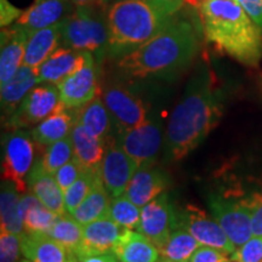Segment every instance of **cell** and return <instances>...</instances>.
Returning <instances> with one entry per match:
<instances>
[{
    "label": "cell",
    "instance_id": "cell-1",
    "mask_svg": "<svg viewBox=\"0 0 262 262\" xmlns=\"http://www.w3.org/2000/svg\"><path fill=\"white\" fill-rule=\"evenodd\" d=\"M201 25L206 41L248 67L262 58V29L237 0H202Z\"/></svg>",
    "mask_w": 262,
    "mask_h": 262
},
{
    "label": "cell",
    "instance_id": "cell-2",
    "mask_svg": "<svg viewBox=\"0 0 262 262\" xmlns=\"http://www.w3.org/2000/svg\"><path fill=\"white\" fill-rule=\"evenodd\" d=\"M198 51V38L192 24L171 19L155 38L118 61L123 74L135 79L170 74L189 64Z\"/></svg>",
    "mask_w": 262,
    "mask_h": 262
},
{
    "label": "cell",
    "instance_id": "cell-3",
    "mask_svg": "<svg viewBox=\"0 0 262 262\" xmlns=\"http://www.w3.org/2000/svg\"><path fill=\"white\" fill-rule=\"evenodd\" d=\"M222 106L209 81L198 79L173 108L166 140L172 158L180 160L189 155L217 125Z\"/></svg>",
    "mask_w": 262,
    "mask_h": 262
},
{
    "label": "cell",
    "instance_id": "cell-4",
    "mask_svg": "<svg viewBox=\"0 0 262 262\" xmlns=\"http://www.w3.org/2000/svg\"><path fill=\"white\" fill-rule=\"evenodd\" d=\"M172 18L153 0L111 3L107 9V52L112 57L125 56L159 34Z\"/></svg>",
    "mask_w": 262,
    "mask_h": 262
},
{
    "label": "cell",
    "instance_id": "cell-5",
    "mask_svg": "<svg viewBox=\"0 0 262 262\" xmlns=\"http://www.w3.org/2000/svg\"><path fill=\"white\" fill-rule=\"evenodd\" d=\"M108 5L95 3L75 6L61 22V41L66 48L101 55L108 48Z\"/></svg>",
    "mask_w": 262,
    "mask_h": 262
},
{
    "label": "cell",
    "instance_id": "cell-6",
    "mask_svg": "<svg viewBox=\"0 0 262 262\" xmlns=\"http://www.w3.org/2000/svg\"><path fill=\"white\" fill-rule=\"evenodd\" d=\"M27 131L17 129L3 142V180L16 186L19 193L27 188V178L34 162V142Z\"/></svg>",
    "mask_w": 262,
    "mask_h": 262
},
{
    "label": "cell",
    "instance_id": "cell-7",
    "mask_svg": "<svg viewBox=\"0 0 262 262\" xmlns=\"http://www.w3.org/2000/svg\"><path fill=\"white\" fill-rule=\"evenodd\" d=\"M209 204L214 219L235 247H242L253 237L251 209L247 198L231 199L228 196L211 195Z\"/></svg>",
    "mask_w": 262,
    "mask_h": 262
},
{
    "label": "cell",
    "instance_id": "cell-8",
    "mask_svg": "<svg viewBox=\"0 0 262 262\" xmlns=\"http://www.w3.org/2000/svg\"><path fill=\"white\" fill-rule=\"evenodd\" d=\"M62 104L57 85L44 83L34 86L19 103L15 113L10 117L12 129H27L41 123L49 116L55 113Z\"/></svg>",
    "mask_w": 262,
    "mask_h": 262
},
{
    "label": "cell",
    "instance_id": "cell-9",
    "mask_svg": "<svg viewBox=\"0 0 262 262\" xmlns=\"http://www.w3.org/2000/svg\"><path fill=\"white\" fill-rule=\"evenodd\" d=\"M57 88L61 102L67 108L78 110L94 100L98 94V86L93 54L89 52L83 63L73 73L60 81Z\"/></svg>",
    "mask_w": 262,
    "mask_h": 262
},
{
    "label": "cell",
    "instance_id": "cell-10",
    "mask_svg": "<svg viewBox=\"0 0 262 262\" xmlns=\"http://www.w3.org/2000/svg\"><path fill=\"white\" fill-rule=\"evenodd\" d=\"M176 228L178 215L165 193H162L142 206L140 222L136 229L153 242L158 249L168 241L169 235Z\"/></svg>",
    "mask_w": 262,
    "mask_h": 262
},
{
    "label": "cell",
    "instance_id": "cell-11",
    "mask_svg": "<svg viewBox=\"0 0 262 262\" xmlns=\"http://www.w3.org/2000/svg\"><path fill=\"white\" fill-rule=\"evenodd\" d=\"M178 215V228L188 231L202 245H208L227 254H233L235 245L227 237L224 228L216 220L208 217L201 209L187 206Z\"/></svg>",
    "mask_w": 262,
    "mask_h": 262
},
{
    "label": "cell",
    "instance_id": "cell-12",
    "mask_svg": "<svg viewBox=\"0 0 262 262\" xmlns=\"http://www.w3.org/2000/svg\"><path fill=\"white\" fill-rule=\"evenodd\" d=\"M139 166V163L131 158L122 146L116 143L108 145L106 155L100 165V171L104 187L112 198L125 193L127 185Z\"/></svg>",
    "mask_w": 262,
    "mask_h": 262
},
{
    "label": "cell",
    "instance_id": "cell-13",
    "mask_svg": "<svg viewBox=\"0 0 262 262\" xmlns=\"http://www.w3.org/2000/svg\"><path fill=\"white\" fill-rule=\"evenodd\" d=\"M162 141V131L150 120H146L130 130H123L120 134V146L140 166L149 165L155 162Z\"/></svg>",
    "mask_w": 262,
    "mask_h": 262
},
{
    "label": "cell",
    "instance_id": "cell-14",
    "mask_svg": "<svg viewBox=\"0 0 262 262\" xmlns=\"http://www.w3.org/2000/svg\"><path fill=\"white\" fill-rule=\"evenodd\" d=\"M102 100L118 126L130 130L146 122L147 110L142 101L123 86L111 85L103 91Z\"/></svg>",
    "mask_w": 262,
    "mask_h": 262
},
{
    "label": "cell",
    "instance_id": "cell-15",
    "mask_svg": "<svg viewBox=\"0 0 262 262\" xmlns=\"http://www.w3.org/2000/svg\"><path fill=\"white\" fill-rule=\"evenodd\" d=\"M129 228L123 227L112 219L104 217L83 226V244L77 254L79 258L85 255L112 253L120 238Z\"/></svg>",
    "mask_w": 262,
    "mask_h": 262
},
{
    "label": "cell",
    "instance_id": "cell-16",
    "mask_svg": "<svg viewBox=\"0 0 262 262\" xmlns=\"http://www.w3.org/2000/svg\"><path fill=\"white\" fill-rule=\"evenodd\" d=\"M31 33L28 29L18 25L2 31V52H0V84L2 85L11 79L24 64L26 45Z\"/></svg>",
    "mask_w": 262,
    "mask_h": 262
},
{
    "label": "cell",
    "instance_id": "cell-17",
    "mask_svg": "<svg viewBox=\"0 0 262 262\" xmlns=\"http://www.w3.org/2000/svg\"><path fill=\"white\" fill-rule=\"evenodd\" d=\"M73 6L71 0H34L17 19V25L29 32L48 28L63 21L73 12Z\"/></svg>",
    "mask_w": 262,
    "mask_h": 262
},
{
    "label": "cell",
    "instance_id": "cell-18",
    "mask_svg": "<svg viewBox=\"0 0 262 262\" xmlns=\"http://www.w3.org/2000/svg\"><path fill=\"white\" fill-rule=\"evenodd\" d=\"M168 187V179L160 170L149 165H141L136 170L135 175L130 180L124 194L142 208L147 203L162 194Z\"/></svg>",
    "mask_w": 262,
    "mask_h": 262
},
{
    "label": "cell",
    "instance_id": "cell-19",
    "mask_svg": "<svg viewBox=\"0 0 262 262\" xmlns=\"http://www.w3.org/2000/svg\"><path fill=\"white\" fill-rule=\"evenodd\" d=\"M89 51H78L71 48H57L37 68L40 83L57 85L77 70L86 58Z\"/></svg>",
    "mask_w": 262,
    "mask_h": 262
},
{
    "label": "cell",
    "instance_id": "cell-20",
    "mask_svg": "<svg viewBox=\"0 0 262 262\" xmlns=\"http://www.w3.org/2000/svg\"><path fill=\"white\" fill-rule=\"evenodd\" d=\"M27 187L42 204L58 215L66 214L64 193L54 175L42 168L40 159L34 163L27 178Z\"/></svg>",
    "mask_w": 262,
    "mask_h": 262
},
{
    "label": "cell",
    "instance_id": "cell-21",
    "mask_svg": "<svg viewBox=\"0 0 262 262\" xmlns=\"http://www.w3.org/2000/svg\"><path fill=\"white\" fill-rule=\"evenodd\" d=\"M21 251L32 262H68L70 258L67 249L44 232H26Z\"/></svg>",
    "mask_w": 262,
    "mask_h": 262
},
{
    "label": "cell",
    "instance_id": "cell-22",
    "mask_svg": "<svg viewBox=\"0 0 262 262\" xmlns=\"http://www.w3.org/2000/svg\"><path fill=\"white\" fill-rule=\"evenodd\" d=\"M77 111L73 108H67L62 103L56 112L49 116L32 130L31 135L34 142L41 146H50L70 136L77 122Z\"/></svg>",
    "mask_w": 262,
    "mask_h": 262
},
{
    "label": "cell",
    "instance_id": "cell-23",
    "mask_svg": "<svg viewBox=\"0 0 262 262\" xmlns=\"http://www.w3.org/2000/svg\"><path fill=\"white\" fill-rule=\"evenodd\" d=\"M71 139L73 143L74 158L86 169L100 168L108 148L107 139L93 136L78 120L72 129Z\"/></svg>",
    "mask_w": 262,
    "mask_h": 262
},
{
    "label": "cell",
    "instance_id": "cell-24",
    "mask_svg": "<svg viewBox=\"0 0 262 262\" xmlns=\"http://www.w3.org/2000/svg\"><path fill=\"white\" fill-rule=\"evenodd\" d=\"M112 253L120 262H158L159 249L146 235L127 229Z\"/></svg>",
    "mask_w": 262,
    "mask_h": 262
},
{
    "label": "cell",
    "instance_id": "cell-25",
    "mask_svg": "<svg viewBox=\"0 0 262 262\" xmlns=\"http://www.w3.org/2000/svg\"><path fill=\"white\" fill-rule=\"evenodd\" d=\"M61 22L31 33L26 45L25 66L37 70L56 50L61 41Z\"/></svg>",
    "mask_w": 262,
    "mask_h": 262
},
{
    "label": "cell",
    "instance_id": "cell-26",
    "mask_svg": "<svg viewBox=\"0 0 262 262\" xmlns=\"http://www.w3.org/2000/svg\"><path fill=\"white\" fill-rule=\"evenodd\" d=\"M40 83L34 68L22 64L11 79L2 85V108L6 116L11 117L29 91Z\"/></svg>",
    "mask_w": 262,
    "mask_h": 262
},
{
    "label": "cell",
    "instance_id": "cell-27",
    "mask_svg": "<svg viewBox=\"0 0 262 262\" xmlns=\"http://www.w3.org/2000/svg\"><path fill=\"white\" fill-rule=\"evenodd\" d=\"M18 189L12 182L2 183L0 193V215H2V232H10L22 237L26 233L24 215L21 210V196Z\"/></svg>",
    "mask_w": 262,
    "mask_h": 262
},
{
    "label": "cell",
    "instance_id": "cell-28",
    "mask_svg": "<svg viewBox=\"0 0 262 262\" xmlns=\"http://www.w3.org/2000/svg\"><path fill=\"white\" fill-rule=\"evenodd\" d=\"M111 202H112L111 194L101 180L71 215L80 225H88L90 222L108 217Z\"/></svg>",
    "mask_w": 262,
    "mask_h": 262
},
{
    "label": "cell",
    "instance_id": "cell-29",
    "mask_svg": "<svg viewBox=\"0 0 262 262\" xmlns=\"http://www.w3.org/2000/svg\"><path fill=\"white\" fill-rule=\"evenodd\" d=\"M111 113L101 97L96 96L85 106L78 108L77 120L88 133L98 139H107L111 131Z\"/></svg>",
    "mask_w": 262,
    "mask_h": 262
},
{
    "label": "cell",
    "instance_id": "cell-30",
    "mask_svg": "<svg viewBox=\"0 0 262 262\" xmlns=\"http://www.w3.org/2000/svg\"><path fill=\"white\" fill-rule=\"evenodd\" d=\"M21 210L24 215L26 232L48 233L49 229L60 216L48 209L33 193L21 196Z\"/></svg>",
    "mask_w": 262,
    "mask_h": 262
},
{
    "label": "cell",
    "instance_id": "cell-31",
    "mask_svg": "<svg viewBox=\"0 0 262 262\" xmlns=\"http://www.w3.org/2000/svg\"><path fill=\"white\" fill-rule=\"evenodd\" d=\"M201 247L196 239L183 228H176L168 241L159 248L162 257L173 262H188L193 253Z\"/></svg>",
    "mask_w": 262,
    "mask_h": 262
},
{
    "label": "cell",
    "instance_id": "cell-32",
    "mask_svg": "<svg viewBox=\"0 0 262 262\" xmlns=\"http://www.w3.org/2000/svg\"><path fill=\"white\" fill-rule=\"evenodd\" d=\"M48 234L67 249L70 254H77L83 244V225L72 215H60L48 231Z\"/></svg>",
    "mask_w": 262,
    "mask_h": 262
},
{
    "label": "cell",
    "instance_id": "cell-33",
    "mask_svg": "<svg viewBox=\"0 0 262 262\" xmlns=\"http://www.w3.org/2000/svg\"><path fill=\"white\" fill-rule=\"evenodd\" d=\"M101 178L100 168L98 169H86L79 176V179L73 185L70 186L64 193V206L66 211L72 214L75 209L79 206L81 202L86 198V195L93 191L97 182H100Z\"/></svg>",
    "mask_w": 262,
    "mask_h": 262
},
{
    "label": "cell",
    "instance_id": "cell-34",
    "mask_svg": "<svg viewBox=\"0 0 262 262\" xmlns=\"http://www.w3.org/2000/svg\"><path fill=\"white\" fill-rule=\"evenodd\" d=\"M72 158H74V149L70 135L49 146L44 156L41 157L40 163L45 171L54 175L61 166L72 160Z\"/></svg>",
    "mask_w": 262,
    "mask_h": 262
},
{
    "label": "cell",
    "instance_id": "cell-35",
    "mask_svg": "<svg viewBox=\"0 0 262 262\" xmlns=\"http://www.w3.org/2000/svg\"><path fill=\"white\" fill-rule=\"evenodd\" d=\"M108 217L129 229L137 228L141 217L140 206L133 203L125 194L113 198L111 202Z\"/></svg>",
    "mask_w": 262,
    "mask_h": 262
},
{
    "label": "cell",
    "instance_id": "cell-36",
    "mask_svg": "<svg viewBox=\"0 0 262 262\" xmlns=\"http://www.w3.org/2000/svg\"><path fill=\"white\" fill-rule=\"evenodd\" d=\"M234 262H262V235H253L232 255Z\"/></svg>",
    "mask_w": 262,
    "mask_h": 262
},
{
    "label": "cell",
    "instance_id": "cell-37",
    "mask_svg": "<svg viewBox=\"0 0 262 262\" xmlns=\"http://www.w3.org/2000/svg\"><path fill=\"white\" fill-rule=\"evenodd\" d=\"M21 250V237L10 232L0 235V262H16Z\"/></svg>",
    "mask_w": 262,
    "mask_h": 262
},
{
    "label": "cell",
    "instance_id": "cell-38",
    "mask_svg": "<svg viewBox=\"0 0 262 262\" xmlns=\"http://www.w3.org/2000/svg\"><path fill=\"white\" fill-rule=\"evenodd\" d=\"M84 170V166L81 165L77 159L73 158L68 163H66L63 166H61V168L54 173V176L55 179H56L58 185H60V187L63 189L64 192L66 189L73 185V183L79 179V176L83 173Z\"/></svg>",
    "mask_w": 262,
    "mask_h": 262
},
{
    "label": "cell",
    "instance_id": "cell-39",
    "mask_svg": "<svg viewBox=\"0 0 262 262\" xmlns=\"http://www.w3.org/2000/svg\"><path fill=\"white\" fill-rule=\"evenodd\" d=\"M251 209V228L253 235H262V192L255 193L247 198Z\"/></svg>",
    "mask_w": 262,
    "mask_h": 262
},
{
    "label": "cell",
    "instance_id": "cell-40",
    "mask_svg": "<svg viewBox=\"0 0 262 262\" xmlns=\"http://www.w3.org/2000/svg\"><path fill=\"white\" fill-rule=\"evenodd\" d=\"M227 255L220 249L203 245L193 253L188 262H224L227 260Z\"/></svg>",
    "mask_w": 262,
    "mask_h": 262
},
{
    "label": "cell",
    "instance_id": "cell-41",
    "mask_svg": "<svg viewBox=\"0 0 262 262\" xmlns=\"http://www.w3.org/2000/svg\"><path fill=\"white\" fill-rule=\"evenodd\" d=\"M22 14L24 11L10 4L9 0H0V25L3 28L12 24L15 19H18Z\"/></svg>",
    "mask_w": 262,
    "mask_h": 262
},
{
    "label": "cell",
    "instance_id": "cell-42",
    "mask_svg": "<svg viewBox=\"0 0 262 262\" xmlns=\"http://www.w3.org/2000/svg\"><path fill=\"white\" fill-rule=\"evenodd\" d=\"M244 11L262 29V0H237Z\"/></svg>",
    "mask_w": 262,
    "mask_h": 262
},
{
    "label": "cell",
    "instance_id": "cell-43",
    "mask_svg": "<svg viewBox=\"0 0 262 262\" xmlns=\"http://www.w3.org/2000/svg\"><path fill=\"white\" fill-rule=\"evenodd\" d=\"M157 5L160 6L164 11L168 12L169 15L173 16L180 9L182 8L186 0H153Z\"/></svg>",
    "mask_w": 262,
    "mask_h": 262
},
{
    "label": "cell",
    "instance_id": "cell-44",
    "mask_svg": "<svg viewBox=\"0 0 262 262\" xmlns=\"http://www.w3.org/2000/svg\"><path fill=\"white\" fill-rule=\"evenodd\" d=\"M79 262H119L116 255L111 253L104 254H94V255H85L78 258Z\"/></svg>",
    "mask_w": 262,
    "mask_h": 262
},
{
    "label": "cell",
    "instance_id": "cell-45",
    "mask_svg": "<svg viewBox=\"0 0 262 262\" xmlns=\"http://www.w3.org/2000/svg\"><path fill=\"white\" fill-rule=\"evenodd\" d=\"M71 2L74 6H85L95 4V3H103L102 0H71Z\"/></svg>",
    "mask_w": 262,
    "mask_h": 262
},
{
    "label": "cell",
    "instance_id": "cell-46",
    "mask_svg": "<svg viewBox=\"0 0 262 262\" xmlns=\"http://www.w3.org/2000/svg\"><path fill=\"white\" fill-rule=\"evenodd\" d=\"M68 262H79V261H78V258H77V256H75V255L70 254V258H68Z\"/></svg>",
    "mask_w": 262,
    "mask_h": 262
},
{
    "label": "cell",
    "instance_id": "cell-47",
    "mask_svg": "<svg viewBox=\"0 0 262 262\" xmlns=\"http://www.w3.org/2000/svg\"><path fill=\"white\" fill-rule=\"evenodd\" d=\"M102 2L104 3V4L110 5V4H111V3H113V2H117V0H102Z\"/></svg>",
    "mask_w": 262,
    "mask_h": 262
},
{
    "label": "cell",
    "instance_id": "cell-48",
    "mask_svg": "<svg viewBox=\"0 0 262 262\" xmlns=\"http://www.w3.org/2000/svg\"><path fill=\"white\" fill-rule=\"evenodd\" d=\"M158 262H173V261H170V260H168V258L162 257V258H160V260H158Z\"/></svg>",
    "mask_w": 262,
    "mask_h": 262
},
{
    "label": "cell",
    "instance_id": "cell-49",
    "mask_svg": "<svg viewBox=\"0 0 262 262\" xmlns=\"http://www.w3.org/2000/svg\"><path fill=\"white\" fill-rule=\"evenodd\" d=\"M21 262H32L31 260H24V261H21Z\"/></svg>",
    "mask_w": 262,
    "mask_h": 262
},
{
    "label": "cell",
    "instance_id": "cell-50",
    "mask_svg": "<svg viewBox=\"0 0 262 262\" xmlns=\"http://www.w3.org/2000/svg\"><path fill=\"white\" fill-rule=\"evenodd\" d=\"M224 262H231V261H227V260H226V261H224Z\"/></svg>",
    "mask_w": 262,
    "mask_h": 262
}]
</instances>
